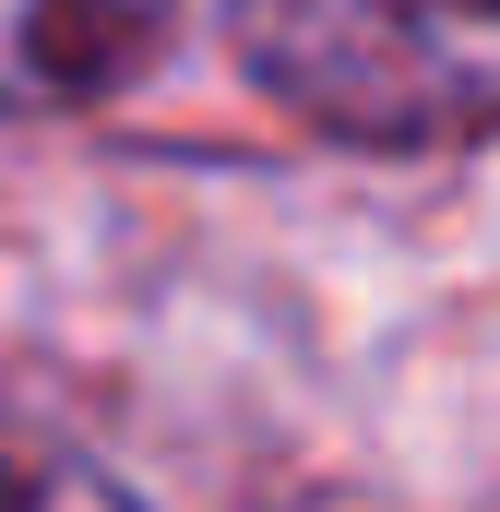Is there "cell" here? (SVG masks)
<instances>
[{"label": "cell", "instance_id": "obj_2", "mask_svg": "<svg viewBox=\"0 0 500 512\" xmlns=\"http://www.w3.org/2000/svg\"><path fill=\"white\" fill-rule=\"evenodd\" d=\"M179 36V0H0V120H84Z\"/></svg>", "mask_w": 500, "mask_h": 512}, {"label": "cell", "instance_id": "obj_3", "mask_svg": "<svg viewBox=\"0 0 500 512\" xmlns=\"http://www.w3.org/2000/svg\"><path fill=\"white\" fill-rule=\"evenodd\" d=\"M0 512H143V501H131L72 429H48L36 405L0 393Z\"/></svg>", "mask_w": 500, "mask_h": 512}, {"label": "cell", "instance_id": "obj_1", "mask_svg": "<svg viewBox=\"0 0 500 512\" xmlns=\"http://www.w3.org/2000/svg\"><path fill=\"white\" fill-rule=\"evenodd\" d=\"M227 48L298 131L358 155L500 131V0H227Z\"/></svg>", "mask_w": 500, "mask_h": 512}]
</instances>
